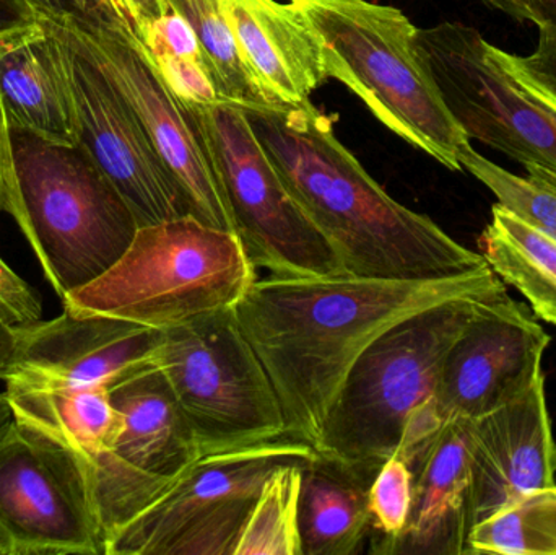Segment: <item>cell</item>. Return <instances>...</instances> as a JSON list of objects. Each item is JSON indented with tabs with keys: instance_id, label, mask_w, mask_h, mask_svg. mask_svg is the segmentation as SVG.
<instances>
[{
	"instance_id": "obj_6",
	"label": "cell",
	"mask_w": 556,
	"mask_h": 555,
	"mask_svg": "<svg viewBox=\"0 0 556 555\" xmlns=\"http://www.w3.org/2000/svg\"><path fill=\"white\" fill-rule=\"evenodd\" d=\"M256 280L237 234L189 214L139 227L117 263L62 305L166 331L233 308Z\"/></svg>"
},
{
	"instance_id": "obj_20",
	"label": "cell",
	"mask_w": 556,
	"mask_h": 555,
	"mask_svg": "<svg viewBox=\"0 0 556 555\" xmlns=\"http://www.w3.org/2000/svg\"><path fill=\"white\" fill-rule=\"evenodd\" d=\"M0 98L10 127L78 143L58 39L42 16L0 39Z\"/></svg>"
},
{
	"instance_id": "obj_14",
	"label": "cell",
	"mask_w": 556,
	"mask_h": 555,
	"mask_svg": "<svg viewBox=\"0 0 556 555\" xmlns=\"http://www.w3.org/2000/svg\"><path fill=\"white\" fill-rule=\"evenodd\" d=\"M68 29L84 41L91 58L136 111L181 186L191 215L211 227L237 234L214 153L194 113L169 90L132 29L121 20L90 29Z\"/></svg>"
},
{
	"instance_id": "obj_28",
	"label": "cell",
	"mask_w": 556,
	"mask_h": 555,
	"mask_svg": "<svg viewBox=\"0 0 556 555\" xmlns=\"http://www.w3.org/2000/svg\"><path fill=\"white\" fill-rule=\"evenodd\" d=\"M414 502V475L404 459L392 455L369 485V553L391 555L404 534Z\"/></svg>"
},
{
	"instance_id": "obj_19",
	"label": "cell",
	"mask_w": 556,
	"mask_h": 555,
	"mask_svg": "<svg viewBox=\"0 0 556 555\" xmlns=\"http://www.w3.org/2000/svg\"><path fill=\"white\" fill-rule=\"evenodd\" d=\"M472 420L444 422L408 465L414 502L395 554H463V514L470 484Z\"/></svg>"
},
{
	"instance_id": "obj_32",
	"label": "cell",
	"mask_w": 556,
	"mask_h": 555,
	"mask_svg": "<svg viewBox=\"0 0 556 555\" xmlns=\"http://www.w3.org/2000/svg\"><path fill=\"white\" fill-rule=\"evenodd\" d=\"M119 3L136 36H139L140 29L162 18L169 10L166 0H119Z\"/></svg>"
},
{
	"instance_id": "obj_3",
	"label": "cell",
	"mask_w": 556,
	"mask_h": 555,
	"mask_svg": "<svg viewBox=\"0 0 556 555\" xmlns=\"http://www.w3.org/2000/svg\"><path fill=\"white\" fill-rule=\"evenodd\" d=\"M12 215L61 300L103 276L132 243L139 222L80 143L10 127Z\"/></svg>"
},
{
	"instance_id": "obj_2",
	"label": "cell",
	"mask_w": 556,
	"mask_h": 555,
	"mask_svg": "<svg viewBox=\"0 0 556 555\" xmlns=\"http://www.w3.org/2000/svg\"><path fill=\"white\" fill-rule=\"evenodd\" d=\"M298 207L349 276L425 280L486 266L428 215L388 194L309 101L244 110Z\"/></svg>"
},
{
	"instance_id": "obj_34",
	"label": "cell",
	"mask_w": 556,
	"mask_h": 555,
	"mask_svg": "<svg viewBox=\"0 0 556 555\" xmlns=\"http://www.w3.org/2000/svg\"><path fill=\"white\" fill-rule=\"evenodd\" d=\"M13 178V150L10 124L0 98V214L5 209L7 192Z\"/></svg>"
},
{
	"instance_id": "obj_39",
	"label": "cell",
	"mask_w": 556,
	"mask_h": 555,
	"mask_svg": "<svg viewBox=\"0 0 556 555\" xmlns=\"http://www.w3.org/2000/svg\"><path fill=\"white\" fill-rule=\"evenodd\" d=\"M104 2L108 3V5L113 7L114 10H116L117 15L121 16V18L124 20V23H126L127 26H129V22H127L126 13H124L123 7H121L119 0H104ZM130 28V26H129Z\"/></svg>"
},
{
	"instance_id": "obj_5",
	"label": "cell",
	"mask_w": 556,
	"mask_h": 555,
	"mask_svg": "<svg viewBox=\"0 0 556 555\" xmlns=\"http://www.w3.org/2000/svg\"><path fill=\"white\" fill-rule=\"evenodd\" d=\"M490 290L431 306L379 336L356 358L327 413L316 450L376 476L401 443L405 424L434 401L447 352Z\"/></svg>"
},
{
	"instance_id": "obj_22",
	"label": "cell",
	"mask_w": 556,
	"mask_h": 555,
	"mask_svg": "<svg viewBox=\"0 0 556 555\" xmlns=\"http://www.w3.org/2000/svg\"><path fill=\"white\" fill-rule=\"evenodd\" d=\"M5 394L16 420L28 424L93 462L108 452L123 429L108 388H78L9 377Z\"/></svg>"
},
{
	"instance_id": "obj_21",
	"label": "cell",
	"mask_w": 556,
	"mask_h": 555,
	"mask_svg": "<svg viewBox=\"0 0 556 555\" xmlns=\"http://www.w3.org/2000/svg\"><path fill=\"white\" fill-rule=\"evenodd\" d=\"M375 476L317 453L301 469V555H353L369 540Z\"/></svg>"
},
{
	"instance_id": "obj_26",
	"label": "cell",
	"mask_w": 556,
	"mask_h": 555,
	"mask_svg": "<svg viewBox=\"0 0 556 555\" xmlns=\"http://www.w3.org/2000/svg\"><path fill=\"white\" fill-rule=\"evenodd\" d=\"M303 466H281L264 482L235 555H301L300 495Z\"/></svg>"
},
{
	"instance_id": "obj_4",
	"label": "cell",
	"mask_w": 556,
	"mask_h": 555,
	"mask_svg": "<svg viewBox=\"0 0 556 555\" xmlns=\"http://www.w3.org/2000/svg\"><path fill=\"white\" fill-rule=\"evenodd\" d=\"M323 41L327 78L356 94L395 136L460 172L470 139L454 119L402 10L369 0H293Z\"/></svg>"
},
{
	"instance_id": "obj_35",
	"label": "cell",
	"mask_w": 556,
	"mask_h": 555,
	"mask_svg": "<svg viewBox=\"0 0 556 555\" xmlns=\"http://www.w3.org/2000/svg\"><path fill=\"white\" fill-rule=\"evenodd\" d=\"M16 348H18V326L7 321L0 313V380L5 381L15 364Z\"/></svg>"
},
{
	"instance_id": "obj_12",
	"label": "cell",
	"mask_w": 556,
	"mask_h": 555,
	"mask_svg": "<svg viewBox=\"0 0 556 555\" xmlns=\"http://www.w3.org/2000/svg\"><path fill=\"white\" fill-rule=\"evenodd\" d=\"M123 429L91 465L94 499L111 531L162 495L199 456L198 440L165 375L155 365L140 368L110 388Z\"/></svg>"
},
{
	"instance_id": "obj_27",
	"label": "cell",
	"mask_w": 556,
	"mask_h": 555,
	"mask_svg": "<svg viewBox=\"0 0 556 555\" xmlns=\"http://www.w3.org/2000/svg\"><path fill=\"white\" fill-rule=\"evenodd\" d=\"M463 169L476 176L498 199V204L516 217L556 238V173L542 165L525 166L519 176L500 166L473 149L459 153Z\"/></svg>"
},
{
	"instance_id": "obj_18",
	"label": "cell",
	"mask_w": 556,
	"mask_h": 555,
	"mask_svg": "<svg viewBox=\"0 0 556 555\" xmlns=\"http://www.w3.org/2000/svg\"><path fill=\"white\" fill-rule=\"evenodd\" d=\"M238 45L283 104L309 101L327 78L323 41L294 2L220 0Z\"/></svg>"
},
{
	"instance_id": "obj_36",
	"label": "cell",
	"mask_w": 556,
	"mask_h": 555,
	"mask_svg": "<svg viewBox=\"0 0 556 555\" xmlns=\"http://www.w3.org/2000/svg\"><path fill=\"white\" fill-rule=\"evenodd\" d=\"M531 22L541 28H556V0H526Z\"/></svg>"
},
{
	"instance_id": "obj_8",
	"label": "cell",
	"mask_w": 556,
	"mask_h": 555,
	"mask_svg": "<svg viewBox=\"0 0 556 555\" xmlns=\"http://www.w3.org/2000/svg\"><path fill=\"white\" fill-rule=\"evenodd\" d=\"M317 450L283 439L199 456L162 495L106 537V555H235L264 482Z\"/></svg>"
},
{
	"instance_id": "obj_25",
	"label": "cell",
	"mask_w": 556,
	"mask_h": 555,
	"mask_svg": "<svg viewBox=\"0 0 556 555\" xmlns=\"http://www.w3.org/2000/svg\"><path fill=\"white\" fill-rule=\"evenodd\" d=\"M464 554L556 555V484L529 492L476 525Z\"/></svg>"
},
{
	"instance_id": "obj_13",
	"label": "cell",
	"mask_w": 556,
	"mask_h": 555,
	"mask_svg": "<svg viewBox=\"0 0 556 555\" xmlns=\"http://www.w3.org/2000/svg\"><path fill=\"white\" fill-rule=\"evenodd\" d=\"M45 20L58 39L78 143L119 189L139 227L191 214L181 186L129 101L72 29Z\"/></svg>"
},
{
	"instance_id": "obj_31",
	"label": "cell",
	"mask_w": 556,
	"mask_h": 555,
	"mask_svg": "<svg viewBox=\"0 0 556 555\" xmlns=\"http://www.w3.org/2000/svg\"><path fill=\"white\" fill-rule=\"evenodd\" d=\"M0 313L13 326H29L41 321L42 303L39 293L28 286L0 257Z\"/></svg>"
},
{
	"instance_id": "obj_7",
	"label": "cell",
	"mask_w": 556,
	"mask_h": 555,
	"mask_svg": "<svg viewBox=\"0 0 556 555\" xmlns=\"http://www.w3.org/2000/svg\"><path fill=\"white\" fill-rule=\"evenodd\" d=\"M153 365L168 380L202 455L287 437L276 388L233 308L163 331Z\"/></svg>"
},
{
	"instance_id": "obj_11",
	"label": "cell",
	"mask_w": 556,
	"mask_h": 555,
	"mask_svg": "<svg viewBox=\"0 0 556 555\" xmlns=\"http://www.w3.org/2000/svg\"><path fill=\"white\" fill-rule=\"evenodd\" d=\"M418 46L470 140L556 173V116L529 97L479 29L457 22L418 28Z\"/></svg>"
},
{
	"instance_id": "obj_15",
	"label": "cell",
	"mask_w": 556,
	"mask_h": 555,
	"mask_svg": "<svg viewBox=\"0 0 556 555\" xmlns=\"http://www.w3.org/2000/svg\"><path fill=\"white\" fill-rule=\"evenodd\" d=\"M551 336L532 310L495 293L460 332L444 358L434 393L443 422L479 419L525 394L544 377L542 362Z\"/></svg>"
},
{
	"instance_id": "obj_23",
	"label": "cell",
	"mask_w": 556,
	"mask_h": 555,
	"mask_svg": "<svg viewBox=\"0 0 556 555\" xmlns=\"http://www.w3.org/2000/svg\"><path fill=\"white\" fill-rule=\"evenodd\" d=\"M479 247L493 273L525 297L535 318L556 326V238L495 204Z\"/></svg>"
},
{
	"instance_id": "obj_41",
	"label": "cell",
	"mask_w": 556,
	"mask_h": 555,
	"mask_svg": "<svg viewBox=\"0 0 556 555\" xmlns=\"http://www.w3.org/2000/svg\"><path fill=\"white\" fill-rule=\"evenodd\" d=\"M288 2H293V0H288Z\"/></svg>"
},
{
	"instance_id": "obj_29",
	"label": "cell",
	"mask_w": 556,
	"mask_h": 555,
	"mask_svg": "<svg viewBox=\"0 0 556 555\" xmlns=\"http://www.w3.org/2000/svg\"><path fill=\"white\" fill-rule=\"evenodd\" d=\"M539 31L538 48L532 54H509L496 48V58L513 77L531 81L556 98V28H541Z\"/></svg>"
},
{
	"instance_id": "obj_40",
	"label": "cell",
	"mask_w": 556,
	"mask_h": 555,
	"mask_svg": "<svg viewBox=\"0 0 556 555\" xmlns=\"http://www.w3.org/2000/svg\"><path fill=\"white\" fill-rule=\"evenodd\" d=\"M555 469H556V458H555Z\"/></svg>"
},
{
	"instance_id": "obj_10",
	"label": "cell",
	"mask_w": 556,
	"mask_h": 555,
	"mask_svg": "<svg viewBox=\"0 0 556 555\" xmlns=\"http://www.w3.org/2000/svg\"><path fill=\"white\" fill-rule=\"evenodd\" d=\"M189 108L214 153L237 235L256 269L276 277L343 276L339 257L278 176L247 111L227 101Z\"/></svg>"
},
{
	"instance_id": "obj_38",
	"label": "cell",
	"mask_w": 556,
	"mask_h": 555,
	"mask_svg": "<svg viewBox=\"0 0 556 555\" xmlns=\"http://www.w3.org/2000/svg\"><path fill=\"white\" fill-rule=\"evenodd\" d=\"M16 417L13 413L12 404H10L9 398H7L5 391L0 393V440L5 437L9 432L10 427L15 424Z\"/></svg>"
},
{
	"instance_id": "obj_24",
	"label": "cell",
	"mask_w": 556,
	"mask_h": 555,
	"mask_svg": "<svg viewBox=\"0 0 556 555\" xmlns=\"http://www.w3.org/2000/svg\"><path fill=\"white\" fill-rule=\"evenodd\" d=\"M185 16L201 42L208 74L222 101L243 110L288 106L266 87L244 58L237 36L220 9V0H166Z\"/></svg>"
},
{
	"instance_id": "obj_30",
	"label": "cell",
	"mask_w": 556,
	"mask_h": 555,
	"mask_svg": "<svg viewBox=\"0 0 556 555\" xmlns=\"http://www.w3.org/2000/svg\"><path fill=\"white\" fill-rule=\"evenodd\" d=\"M39 16L74 29H90L111 20H121L104 0H26Z\"/></svg>"
},
{
	"instance_id": "obj_17",
	"label": "cell",
	"mask_w": 556,
	"mask_h": 555,
	"mask_svg": "<svg viewBox=\"0 0 556 555\" xmlns=\"http://www.w3.org/2000/svg\"><path fill=\"white\" fill-rule=\"evenodd\" d=\"M162 339L159 329L64 308L51 321L18 326L9 377L110 390L121 378L153 365Z\"/></svg>"
},
{
	"instance_id": "obj_9",
	"label": "cell",
	"mask_w": 556,
	"mask_h": 555,
	"mask_svg": "<svg viewBox=\"0 0 556 555\" xmlns=\"http://www.w3.org/2000/svg\"><path fill=\"white\" fill-rule=\"evenodd\" d=\"M0 555H106L90 462L20 420L0 440Z\"/></svg>"
},
{
	"instance_id": "obj_1",
	"label": "cell",
	"mask_w": 556,
	"mask_h": 555,
	"mask_svg": "<svg viewBox=\"0 0 556 555\" xmlns=\"http://www.w3.org/2000/svg\"><path fill=\"white\" fill-rule=\"evenodd\" d=\"M505 286L489 264L425 280L270 276L233 313L276 388L287 436L316 449L346 374L371 342L431 306Z\"/></svg>"
},
{
	"instance_id": "obj_33",
	"label": "cell",
	"mask_w": 556,
	"mask_h": 555,
	"mask_svg": "<svg viewBox=\"0 0 556 555\" xmlns=\"http://www.w3.org/2000/svg\"><path fill=\"white\" fill-rule=\"evenodd\" d=\"M36 20H38V13L26 0H0V39L5 38L10 33L33 25Z\"/></svg>"
},
{
	"instance_id": "obj_16",
	"label": "cell",
	"mask_w": 556,
	"mask_h": 555,
	"mask_svg": "<svg viewBox=\"0 0 556 555\" xmlns=\"http://www.w3.org/2000/svg\"><path fill=\"white\" fill-rule=\"evenodd\" d=\"M555 458L544 375L511 403L472 420L464 544L480 521L529 492L555 485Z\"/></svg>"
},
{
	"instance_id": "obj_37",
	"label": "cell",
	"mask_w": 556,
	"mask_h": 555,
	"mask_svg": "<svg viewBox=\"0 0 556 555\" xmlns=\"http://www.w3.org/2000/svg\"><path fill=\"white\" fill-rule=\"evenodd\" d=\"M513 77V75H511ZM515 78L516 81H518L519 85H521L522 88H525L526 93L529 94V97L534 98L538 103H541L542 106L547 108V110H551L552 113L556 116V98L552 97L548 91L542 90V88L535 87V85L529 84V81L521 80V78Z\"/></svg>"
}]
</instances>
